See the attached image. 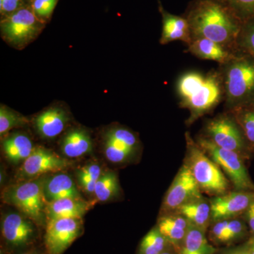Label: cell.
Wrapping results in <instances>:
<instances>
[{
    "instance_id": "cell-1",
    "label": "cell",
    "mask_w": 254,
    "mask_h": 254,
    "mask_svg": "<svg viewBox=\"0 0 254 254\" xmlns=\"http://www.w3.org/2000/svg\"><path fill=\"white\" fill-rule=\"evenodd\" d=\"M184 16L191 40L206 38L237 51L242 22L223 0H193Z\"/></svg>"
},
{
    "instance_id": "cell-2",
    "label": "cell",
    "mask_w": 254,
    "mask_h": 254,
    "mask_svg": "<svg viewBox=\"0 0 254 254\" xmlns=\"http://www.w3.org/2000/svg\"><path fill=\"white\" fill-rule=\"evenodd\" d=\"M177 92L180 106L190 111V125L213 110L224 98L221 73L215 70L185 73L177 81Z\"/></svg>"
},
{
    "instance_id": "cell-3",
    "label": "cell",
    "mask_w": 254,
    "mask_h": 254,
    "mask_svg": "<svg viewBox=\"0 0 254 254\" xmlns=\"http://www.w3.org/2000/svg\"><path fill=\"white\" fill-rule=\"evenodd\" d=\"M224 98L231 110L254 103V58L237 51L230 61L220 65Z\"/></svg>"
},
{
    "instance_id": "cell-4",
    "label": "cell",
    "mask_w": 254,
    "mask_h": 254,
    "mask_svg": "<svg viewBox=\"0 0 254 254\" xmlns=\"http://www.w3.org/2000/svg\"><path fill=\"white\" fill-rule=\"evenodd\" d=\"M187 157L190 168L201 192L216 196L230 190V181L220 167L200 148L191 136L186 133Z\"/></svg>"
},
{
    "instance_id": "cell-5",
    "label": "cell",
    "mask_w": 254,
    "mask_h": 254,
    "mask_svg": "<svg viewBox=\"0 0 254 254\" xmlns=\"http://www.w3.org/2000/svg\"><path fill=\"white\" fill-rule=\"evenodd\" d=\"M44 180L12 185L5 189L2 199L18 209L28 219L42 224L46 217L47 201L43 190Z\"/></svg>"
},
{
    "instance_id": "cell-6",
    "label": "cell",
    "mask_w": 254,
    "mask_h": 254,
    "mask_svg": "<svg viewBox=\"0 0 254 254\" xmlns=\"http://www.w3.org/2000/svg\"><path fill=\"white\" fill-rule=\"evenodd\" d=\"M196 143L220 167L235 190L254 191V185L251 180L242 155L237 152L220 148L204 136L198 137Z\"/></svg>"
},
{
    "instance_id": "cell-7",
    "label": "cell",
    "mask_w": 254,
    "mask_h": 254,
    "mask_svg": "<svg viewBox=\"0 0 254 254\" xmlns=\"http://www.w3.org/2000/svg\"><path fill=\"white\" fill-rule=\"evenodd\" d=\"M43 27L33 9L21 7L1 21V36L8 44L20 49L34 41Z\"/></svg>"
},
{
    "instance_id": "cell-8",
    "label": "cell",
    "mask_w": 254,
    "mask_h": 254,
    "mask_svg": "<svg viewBox=\"0 0 254 254\" xmlns=\"http://www.w3.org/2000/svg\"><path fill=\"white\" fill-rule=\"evenodd\" d=\"M205 137L224 149L237 152L245 157L249 145L242 128L230 113L219 115L206 124Z\"/></svg>"
},
{
    "instance_id": "cell-9",
    "label": "cell",
    "mask_w": 254,
    "mask_h": 254,
    "mask_svg": "<svg viewBox=\"0 0 254 254\" xmlns=\"http://www.w3.org/2000/svg\"><path fill=\"white\" fill-rule=\"evenodd\" d=\"M200 196L201 190L190 168L185 163L167 192L163 210L165 215L175 213L182 205Z\"/></svg>"
},
{
    "instance_id": "cell-10",
    "label": "cell",
    "mask_w": 254,
    "mask_h": 254,
    "mask_svg": "<svg viewBox=\"0 0 254 254\" xmlns=\"http://www.w3.org/2000/svg\"><path fill=\"white\" fill-rule=\"evenodd\" d=\"M81 219H50L47 224L45 244L49 254H62L81 233Z\"/></svg>"
},
{
    "instance_id": "cell-11",
    "label": "cell",
    "mask_w": 254,
    "mask_h": 254,
    "mask_svg": "<svg viewBox=\"0 0 254 254\" xmlns=\"http://www.w3.org/2000/svg\"><path fill=\"white\" fill-rule=\"evenodd\" d=\"M254 201V191L235 190L210 200L212 222L240 217Z\"/></svg>"
},
{
    "instance_id": "cell-12",
    "label": "cell",
    "mask_w": 254,
    "mask_h": 254,
    "mask_svg": "<svg viewBox=\"0 0 254 254\" xmlns=\"http://www.w3.org/2000/svg\"><path fill=\"white\" fill-rule=\"evenodd\" d=\"M69 162L51 150L34 148L28 158L23 161L21 176L33 177L48 173H56L67 168Z\"/></svg>"
},
{
    "instance_id": "cell-13",
    "label": "cell",
    "mask_w": 254,
    "mask_h": 254,
    "mask_svg": "<svg viewBox=\"0 0 254 254\" xmlns=\"http://www.w3.org/2000/svg\"><path fill=\"white\" fill-rule=\"evenodd\" d=\"M1 234L4 240L13 247L27 245L34 234L29 220L19 213H8L1 224Z\"/></svg>"
},
{
    "instance_id": "cell-14",
    "label": "cell",
    "mask_w": 254,
    "mask_h": 254,
    "mask_svg": "<svg viewBox=\"0 0 254 254\" xmlns=\"http://www.w3.org/2000/svg\"><path fill=\"white\" fill-rule=\"evenodd\" d=\"M159 10L162 15V29L160 44L166 45L172 42L180 41L187 43L191 41L190 25L185 16H177L164 9L159 1Z\"/></svg>"
},
{
    "instance_id": "cell-15",
    "label": "cell",
    "mask_w": 254,
    "mask_h": 254,
    "mask_svg": "<svg viewBox=\"0 0 254 254\" xmlns=\"http://www.w3.org/2000/svg\"><path fill=\"white\" fill-rule=\"evenodd\" d=\"M190 54L202 60H212L220 64H226L236 55L237 51L230 49L206 38L192 39L189 43Z\"/></svg>"
},
{
    "instance_id": "cell-16",
    "label": "cell",
    "mask_w": 254,
    "mask_h": 254,
    "mask_svg": "<svg viewBox=\"0 0 254 254\" xmlns=\"http://www.w3.org/2000/svg\"><path fill=\"white\" fill-rule=\"evenodd\" d=\"M190 223L177 213L166 214L159 220L158 228L175 250L180 252Z\"/></svg>"
},
{
    "instance_id": "cell-17",
    "label": "cell",
    "mask_w": 254,
    "mask_h": 254,
    "mask_svg": "<svg viewBox=\"0 0 254 254\" xmlns=\"http://www.w3.org/2000/svg\"><path fill=\"white\" fill-rule=\"evenodd\" d=\"M43 190L47 203L63 198H81L72 179L64 173H59L44 180Z\"/></svg>"
},
{
    "instance_id": "cell-18",
    "label": "cell",
    "mask_w": 254,
    "mask_h": 254,
    "mask_svg": "<svg viewBox=\"0 0 254 254\" xmlns=\"http://www.w3.org/2000/svg\"><path fill=\"white\" fill-rule=\"evenodd\" d=\"M68 120L64 110L59 108H51L35 119V126L43 138H53L64 131Z\"/></svg>"
},
{
    "instance_id": "cell-19",
    "label": "cell",
    "mask_w": 254,
    "mask_h": 254,
    "mask_svg": "<svg viewBox=\"0 0 254 254\" xmlns=\"http://www.w3.org/2000/svg\"><path fill=\"white\" fill-rule=\"evenodd\" d=\"M175 213L180 214L193 225L206 232L211 224L210 200L200 196L182 205Z\"/></svg>"
},
{
    "instance_id": "cell-20",
    "label": "cell",
    "mask_w": 254,
    "mask_h": 254,
    "mask_svg": "<svg viewBox=\"0 0 254 254\" xmlns=\"http://www.w3.org/2000/svg\"><path fill=\"white\" fill-rule=\"evenodd\" d=\"M89 209V203L81 198H63L47 203L48 220L57 218L81 219Z\"/></svg>"
},
{
    "instance_id": "cell-21",
    "label": "cell",
    "mask_w": 254,
    "mask_h": 254,
    "mask_svg": "<svg viewBox=\"0 0 254 254\" xmlns=\"http://www.w3.org/2000/svg\"><path fill=\"white\" fill-rule=\"evenodd\" d=\"M93 143L86 130L73 128L65 135L62 142L63 154L70 158H79L91 153Z\"/></svg>"
},
{
    "instance_id": "cell-22",
    "label": "cell",
    "mask_w": 254,
    "mask_h": 254,
    "mask_svg": "<svg viewBox=\"0 0 254 254\" xmlns=\"http://www.w3.org/2000/svg\"><path fill=\"white\" fill-rule=\"evenodd\" d=\"M2 147L6 158L14 163L24 161L34 149L31 138L21 133L6 137L3 141Z\"/></svg>"
},
{
    "instance_id": "cell-23",
    "label": "cell",
    "mask_w": 254,
    "mask_h": 254,
    "mask_svg": "<svg viewBox=\"0 0 254 254\" xmlns=\"http://www.w3.org/2000/svg\"><path fill=\"white\" fill-rule=\"evenodd\" d=\"M217 249L209 243L205 232L190 225L180 249V254H215Z\"/></svg>"
},
{
    "instance_id": "cell-24",
    "label": "cell",
    "mask_w": 254,
    "mask_h": 254,
    "mask_svg": "<svg viewBox=\"0 0 254 254\" xmlns=\"http://www.w3.org/2000/svg\"><path fill=\"white\" fill-rule=\"evenodd\" d=\"M240 125L249 146L254 148V103L230 110Z\"/></svg>"
},
{
    "instance_id": "cell-25",
    "label": "cell",
    "mask_w": 254,
    "mask_h": 254,
    "mask_svg": "<svg viewBox=\"0 0 254 254\" xmlns=\"http://www.w3.org/2000/svg\"><path fill=\"white\" fill-rule=\"evenodd\" d=\"M120 185L118 176L113 172L102 173L95 185L94 194L100 201H107L111 199L118 193Z\"/></svg>"
},
{
    "instance_id": "cell-26",
    "label": "cell",
    "mask_w": 254,
    "mask_h": 254,
    "mask_svg": "<svg viewBox=\"0 0 254 254\" xmlns=\"http://www.w3.org/2000/svg\"><path fill=\"white\" fill-rule=\"evenodd\" d=\"M236 49L240 53L254 58V15L242 22Z\"/></svg>"
},
{
    "instance_id": "cell-27",
    "label": "cell",
    "mask_w": 254,
    "mask_h": 254,
    "mask_svg": "<svg viewBox=\"0 0 254 254\" xmlns=\"http://www.w3.org/2000/svg\"><path fill=\"white\" fill-rule=\"evenodd\" d=\"M169 242L160 232L158 227L151 230L142 240L140 254H160L166 250Z\"/></svg>"
},
{
    "instance_id": "cell-28",
    "label": "cell",
    "mask_w": 254,
    "mask_h": 254,
    "mask_svg": "<svg viewBox=\"0 0 254 254\" xmlns=\"http://www.w3.org/2000/svg\"><path fill=\"white\" fill-rule=\"evenodd\" d=\"M26 118L16 112L13 111L4 105L0 108V134L3 136L10 130L17 127H21L27 125Z\"/></svg>"
},
{
    "instance_id": "cell-29",
    "label": "cell",
    "mask_w": 254,
    "mask_h": 254,
    "mask_svg": "<svg viewBox=\"0 0 254 254\" xmlns=\"http://www.w3.org/2000/svg\"><path fill=\"white\" fill-rule=\"evenodd\" d=\"M105 137L133 152L135 151L138 145V139L134 133L122 127L112 128L108 131Z\"/></svg>"
},
{
    "instance_id": "cell-30",
    "label": "cell",
    "mask_w": 254,
    "mask_h": 254,
    "mask_svg": "<svg viewBox=\"0 0 254 254\" xmlns=\"http://www.w3.org/2000/svg\"><path fill=\"white\" fill-rule=\"evenodd\" d=\"M104 152L108 160L114 163L126 161L133 153L106 137L105 138Z\"/></svg>"
},
{
    "instance_id": "cell-31",
    "label": "cell",
    "mask_w": 254,
    "mask_h": 254,
    "mask_svg": "<svg viewBox=\"0 0 254 254\" xmlns=\"http://www.w3.org/2000/svg\"><path fill=\"white\" fill-rule=\"evenodd\" d=\"M247 225L245 220L237 218L229 219L228 226L225 232L223 244L232 243L240 240L247 233Z\"/></svg>"
},
{
    "instance_id": "cell-32",
    "label": "cell",
    "mask_w": 254,
    "mask_h": 254,
    "mask_svg": "<svg viewBox=\"0 0 254 254\" xmlns=\"http://www.w3.org/2000/svg\"><path fill=\"white\" fill-rule=\"evenodd\" d=\"M242 22L254 15V0H223Z\"/></svg>"
},
{
    "instance_id": "cell-33",
    "label": "cell",
    "mask_w": 254,
    "mask_h": 254,
    "mask_svg": "<svg viewBox=\"0 0 254 254\" xmlns=\"http://www.w3.org/2000/svg\"><path fill=\"white\" fill-rule=\"evenodd\" d=\"M58 1V0H35L33 4V12L41 21L48 18L54 11Z\"/></svg>"
},
{
    "instance_id": "cell-34",
    "label": "cell",
    "mask_w": 254,
    "mask_h": 254,
    "mask_svg": "<svg viewBox=\"0 0 254 254\" xmlns=\"http://www.w3.org/2000/svg\"><path fill=\"white\" fill-rule=\"evenodd\" d=\"M229 219L227 220H216L213 221L210 225V231L209 237L210 240L214 243L219 245L223 244L225 238V232H226L227 226H228Z\"/></svg>"
},
{
    "instance_id": "cell-35",
    "label": "cell",
    "mask_w": 254,
    "mask_h": 254,
    "mask_svg": "<svg viewBox=\"0 0 254 254\" xmlns=\"http://www.w3.org/2000/svg\"><path fill=\"white\" fill-rule=\"evenodd\" d=\"M101 168L97 164L86 165L78 172V180H93L98 181L102 175Z\"/></svg>"
},
{
    "instance_id": "cell-36",
    "label": "cell",
    "mask_w": 254,
    "mask_h": 254,
    "mask_svg": "<svg viewBox=\"0 0 254 254\" xmlns=\"http://www.w3.org/2000/svg\"><path fill=\"white\" fill-rule=\"evenodd\" d=\"M21 0H0V10L1 14H12L16 10L21 8Z\"/></svg>"
},
{
    "instance_id": "cell-37",
    "label": "cell",
    "mask_w": 254,
    "mask_h": 254,
    "mask_svg": "<svg viewBox=\"0 0 254 254\" xmlns=\"http://www.w3.org/2000/svg\"><path fill=\"white\" fill-rule=\"evenodd\" d=\"M246 222L250 227L251 232L254 235V201L245 212Z\"/></svg>"
},
{
    "instance_id": "cell-38",
    "label": "cell",
    "mask_w": 254,
    "mask_h": 254,
    "mask_svg": "<svg viewBox=\"0 0 254 254\" xmlns=\"http://www.w3.org/2000/svg\"><path fill=\"white\" fill-rule=\"evenodd\" d=\"M221 254H250V247H242L227 250Z\"/></svg>"
},
{
    "instance_id": "cell-39",
    "label": "cell",
    "mask_w": 254,
    "mask_h": 254,
    "mask_svg": "<svg viewBox=\"0 0 254 254\" xmlns=\"http://www.w3.org/2000/svg\"><path fill=\"white\" fill-rule=\"evenodd\" d=\"M249 247H250V254H254V240L252 241Z\"/></svg>"
},
{
    "instance_id": "cell-40",
    "label": "cell",
    "mask_w": 254,
    "mask_h": 254,
    "mask_svg": "<svg viewBox=\"0 0 254 254\" xmlns=\"http://www.w3.org/2000/svg\"><path fill=\"white\" fill-rule=\"evenodd\" d=\"M160 254H175L174 253L173 251L172 252V251L166 250L165 251H164L163 253H161Z\"/></svg>"
},
{
    "instance_id": "cell-41",
    "label": "cell",
    "mask_w": 254,
    "mask_h": 254,
    "mask_svg": "<svg viewBox=\"0 0 254 254\" xmlns=\"http://www.w3.org/2000/svg\"><path fill=\"white\" fill-rule=\"evenodd\" d=\"M31 254V253H26V254Z\"/></svg>"
}]
</instances>
